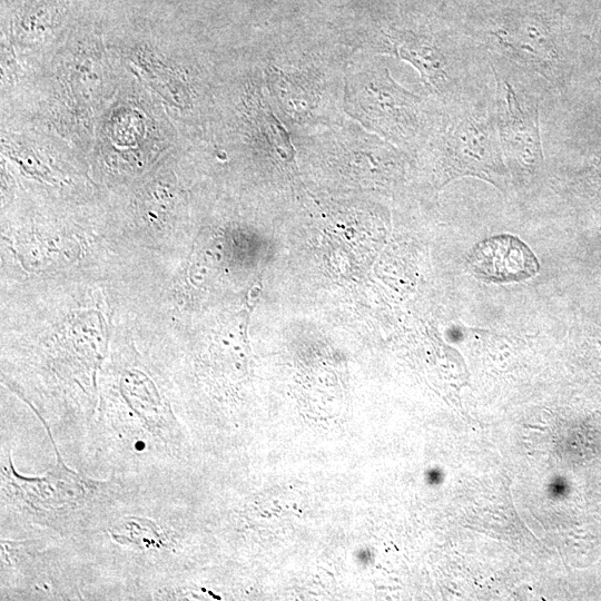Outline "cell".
<instances>
[{
	"mask_svg": "<svg viewBox=\"0 0 601 601\" xmlns=\"http://www.w3.org/2000/svg\"><path fill=\"white\" fill-rule=\"evenodd\" d=\"M563 489L564 487L562 485V482H554L551 484V493L553 494H556V495L561 494Z\"/></svg>",
	"mask_w": 601,
	"mask_h": 601,
	"instance_id": "obj_9",
	"label": "cell"
},
{
	"mask_svg": "<svg viewBox=\"0 0 601 601\" xmlns=\"http://www.w3.org/2000/svg\"><path fill=\"white\" fill-rule=\"evenodd\" d=\"M427 480L430 483H437L441 481V473L439 471H431L427 473Z\"/></svg>",
	"mask_w": 601,
	"mask_h": 601,
	"instance_id": "obj_8",
	"label": "cell"
},
{
	"mask_svg": "<svg viewBox=\"0 0 601 601\" xmlns=\"http://www.w3.org/2000/svg\"><path fill=\"white\" fill-rule=\"evenodd\" d=\"M347 112L392 140H406L418 126L420 98L398 85L386 68L356 73L345 89Z\"/></svg>",
	"mask_w": 601,
	"mask_h": 601,
	"instance_id": "obj_1",
	"label": "cell"
},
{
	"mask_svg": "<svg viewBox=\"0 0 601 601\" xmlns=\"http://www.w3.org/2000/svg\"><path fill=\"white\" fill-rule=\"evenodd\" d=\"M387 41V52L412 65L432 89H444L449 81L447 61L440 48L411 33H393Z\"/></svg>",
	"mask_w": 601,
	"mask_h": 601,
	"instance_id": "obj_6",
	"label": "cell"
},
{
	"mask_svg": "<svg viewBox=\"0 0 601 601\" xmlns=\"http://www.w3.org/2000/svg\"><path fill=\"white\" fill-rule=\"evenodd\" d=\"M467 263L476 276L495 283L530 278L540 267L532 250L512 235H499L477 243Z\"/></svg>",
	"mask_w": 601,
	"mask_h": 601,
	"instance_id": "obj_3",
	"label": "cell"
},
{
	"mask_svg": "<svg viewBox=\"0 0 601 601\" xmlns=\"http://www.w3.org/2000/svg\"><path fill=\"white\" fill-rule=\"evenodd\" d=\"M504 88L505 104L496 122L501 148L513 164L534 167L542 156L538 110L524 106L508 81Z\"/></svg>",
	"mask_w": 601,
	"mask_h": 601,
	"instance_id": "obj_4",
	"label": "cell"
},
{
	"mask_svg": "<svg viewBox=\"0 0 601 601\" xmlns=\"http://www.w3.org/2000/svg\"><path fill=\"white\" fill-rule=\"evenodd\" d=\"M495 49L515 63L529 68L548 81L556 77L558 48L543 26L522 21L492 32Z\"/></svg>",
	"mask_w": 601,
	"mask_h": 601,
	"instance_id": "obj_5",
	"label": "cell"
},
{
	"mask_svg": "<svg viewBox=\"0 0 601 601\" xmlns=\"http://www.w3.org/2000/svg\"><path fill=\"white\" fill-rule=\"evenodd\" d=\"M272 92L292 118L307 117L313 108V95L298 79L272 67L268 71Z\"/></svg>",
	"mask_w": 601,
	"mask_h": 601,
	"instance_id": "obj_7",
	"label": "cell"
},
{
	"mask_svg": "<svg viewBox=\"0 0 601 601\" xmlns=\"http://www.w3.org/2000/svg\"><path fill=\"white\" fill-rule=\"evenodd\" d=\"M441 140L443 162L451 176L477 174L494 180L500 174L501 145L490 115L466 111L457 116Z\"/></svg>",
	"mask_w": 601,
	"mask_h": 601,
	"instance_id": "obj_2",
	"label": "cell"
}]
</instances>
